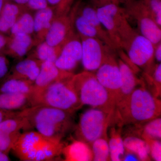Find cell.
<instances>
[{"instance_id":"obj_1","label":"cell","mask_w":161,"mask_h":161,"mask_svg":"<svg viewBox=\"0 0 161 161\" xmlns=\"http://www.w3.org/2000/svg\"><path fill=\"white\" fill-rule=\"evenodd\" d=\"M161 112L160 99L143 86L137 87L126 100L116 105V125H142L159 117Z\"/></svg>"},{"instance_id":"obj_2","label":"cell","mask_w":161,"mask_h":161,"mask_svg":"<svg viewBox=\"0 0 161 161\" xmlns=\"http://www.w3.org/2000/svg\"><path fill=\"white\" fill-rule=\"evenodd\" d=\"M31 127L47 137L61 140L73 126V113L52 107L34 106L23 110Z\"/></svg>"},{"instance_id":"obj_3","label":"cell","mask_w":161,"mask_h":161,"mask_svg":"<svg viewBox=\"0 0 161 161\" xmlns=\"http://www.w3.org/2000/svg\"><path fill=\"white\" fill-rule=\"evenodd\" d=\"M61 140L51 138L35 131L21 133L12 150L21 160L51 161L62 153Z\"/></svg>"},{"instance_id":"obj_4","label":"cell","mask_w":161,"mask_h":161,"mask_svg":"<svg viewBox=\"0 0 161 161\" xmlns=\"http://www.w3.org/2000/svg\"><path fill=\"white\" fill-rule=\"evenodd\" d=\"M72 78L56 81L34 91L31 96V107L45 106L74 114L83 105L73 88Z\"/></svg>"},{"instance_id":"obj_5","label":"cell","mask_w":161,"mask_h":161,"mask_svg":"<svg viewBox=\"0 0 161 161\" xmlns=\"http://www.w3.org/2000/svg\"><path fill=\"white\" fill-rule=\"evenodd\" d=\"M71 82L80 102L83 105H86L115 114V100L99 82L95 74L85 71L74 75Z\"/></svg>"},{"instance_id":"obj_6","label":"cell","mask_w":161,"mask_h":161,"mask_svg":"<svg viewBox=\"0 0 161 161\" xmlns=\"http://www.w3.org/2000/svg\"><path fill=\"white\" fill-rule=\"evenodd\" d=\"M115 123V113L92 108L80 115L76 136L90 146L96 140L108 136V128Z\"/></svg>"},{"instance_id":"obj_7","label":"cell","mask_w":161,"mask_h":161,"mask_svg":"<svg viewBox=\"0 0 161 161\" xmlns=\"http://www.w3.org/2000/svg\"><path fill=\"white\" fill-rule=\"evenodd\" d=\"M120 49L127 52L133 64L145 69L147 75H150L153 68L155 49V46L150 40L134 29L121 43Z\"/></svg>"},{"instance_id":"obj_8","label":"cell","mask_w":161,"mask_h":161,"mask_svg":"<svg viewBox=\"0 0 161 161\" xmlns=\"http://www.w3.org/2000/svg\"><path fill=\"white\" fill-rule=\"evenodd\" d=\"M123 7L127 18H132L137 24L141 35L154 46L161 42V27L141 0H126Z\"/></svg>"},{"instance_id":"obj_9","label":"cell","mask_w":161,"mask_h":161,"mask_svg":"<svg viewBox=\"0 0 161 161\" xmlns=\"http://www.w3.org/2000/svg\"><path fill=\"white\" fill-rule=\"evenodd\" d=\"M96 10L101 23L119 49L121 36L130 26L123 7L118 4H110L98 7Z\"/></svg>"},{"instance_id":"obj_10","label":"cell","mask_w":161,"mask_h":161,"mask_svg":"<svg viewBox=\"0 0 161 161\" xmlns=\"http://www.w3.org/2000/svg\"><path fill=\"white\" fill-rule=\"evenodd\" d=\"M80 37L82 45L81 62L86 71L97 70L109 54L111 52H115L98 39Z\"/></svg>"},{"instance_id":"obj_11","label":"cell","mask_w":161,"mask_h":161,"mask_svg":"<svg viewBox=\"0 0 161 161\" xmlns=\"http://www.w3.org/2000/svg\"><path fill=\"white\" fill-rule=\"evenodd\" d=\"M113 52L109 54L95 75L116 102L120 92L121 82L118 61Z\"/></svg>"},{"instance_id":"obj_12","label":"cell","mask_w":161,"mask_h":161,"mask_svg":"<svg viewBox=\"0 0 161 161\" xmlns=\"http://www.w3.org/2000/svg\"><path fill=\"white\" fill-rule=\"evenodd\" d=\"M82 58V45L80 36L75 33L64 44L59 57L55 62L58 68L71 72Z\"/></svg>"},{"instance_id":"obj_13","label":"cell","mask_w":161,"mask_h":161,"mask_svg":"<svg viewBox=\"0 0 161 161\" xmlns=\"http://www.w3.org/2000/svg\"><path fill=\"white\" fill-rule=\"evenodd\" d=\"M75 33L69 14L56 17L47 33L44 41L50 46H63Z\"/></svg>"},{"instance_id":"obj_14","label":"cell","mask_w":161,"mask_h":161,"mask_svg":"<svg viewBox=\"0 0 161 161\" xmlns=\"http://www.w3.org/2000/svg\"><path fill=\"white\" fill-rule=\"evenodd\" d=\"M74 7L78 14L86 18L98 31L100 40L111 49L116 51L117 47L111 40L108 34L103 26L97 15V10L91 3L78 0L74 4Z\"/></svg>"},{"instance_id":"obj_15","label":"cell","mask_w":161,"mask_h":161,"mask_svg":"<svg viewBox=\"0 0 161 161\" xmlns=\"http://www.w3.org/2000/svg\"><path fill=\"white\" fill-rule=\"evenodd\" d=\"M74 75L72 72L58 68L54 62H43L34 82V91L43 89L56 81L70 79Z\"/></svg>"},{"instance_id":"obj_16","label":"cell","mask_w":161,"mask_h":161,"mask_svg":"<svg viewBox=\"0 0 161 161\" xmlns=\"http://www.w3.org/2000/svg\"><path fill=\"white\" fill-rule=\"evenodd\" d=\"M117 61L120 70L121 86L116 100V106L126 100L139 85H142V81L136 76L134 72L127 64L120 59L117 60Z\"/></svg>"},{"instance_id":"obj_17","label":"cell","mask_w":161,"mask_h":161,"mask_svg":"<svg viewBox=\"0 0 161 161\" xmlns=\"http://www.w3.org/2000/svg\"><path fill=\"white\" fill-rule=\"evenodd\" d=\"M34 15V33L36 45L45 40L52 22L56 17L54 11L48 6L35 11Z\"/></svg>"},{"instance_id":"obj_18","label":"cell","mask_w":161,"mask_h":161,"mask_svg":"<svg viewBox=\"0 0 161 161\" xmlns=\"http://www.w3.org/2000/svg\"><path fill=\"white\" fill-rule=\"evenodd\" d=\"M36 45L31 35L19 34L10 36L4 53L15 58H21Z\"/></svg>"},{"instance_id":"obj_19","label":"cell","mask_w":161,"mask_h":161,"mask_svg":"<svg viewBox=\"0 0 161 161\" xmlns=\"http://www.w3.org/2000/svg\"><path fill=\"white\" fill-rule=\"evenodd\" d=\"M42 62L34 58L21 60L15 65L8 78L24 79L34 83L39 75Z\"/></svg>"},{"instance_id":"obj_20","label":"cell","mask_w":161,"mask_h":161,"mask_svg":"<svg viewBox=\"0 0 161 161\" xmlns=\"http://www.w3.org/2000/svg\"><path fill=\"white\" fill-rule=\"evenodd\" d=\"M62 153L65 161H91L93 160V152L91 146L78 140L64 147Z\"/></svg>"},{"instance_id":"obj_21","label":"cell","mask_w":161,"mask_h":161,"mask_svg":"<svg viewBox=\"0 0 161 161\" xmlns=\"http://www.w3.org/2000/svg\"><path fill=\"white\" fill-rule=\"evenodd\" d=\"M27 9L14 2H5L0 13V33H9L20 15Z\"/></svg>"},{"instance_id":"obj_22","label":"cell","mask_w":161,"mask_h":161,"mask_svg":"<svg viewBox=\"0 0 161 161\" xmlns=\"http://www.w3.org/2000/svg\"><path fill=\"white\" fill-rule=\"evenodd\" d=\"M31 95L14 93L0 94V109L9 111H22L31 107Z\"/></svg>"},{"instance_id":"obj_23","label":"cell","mask_w":161,"mask_h":161,"mask_svg":"<svg viewBox=\"0 0 161 161\" xmlns=\"http://www.w3.org/2000/svg\"><path fill=\"white\" fill-rule=\"evenodd\" d=\"M125 150L135 153L140 161H150V147L146 141L133 135H128L123 138Z\"/></svg>"},{"instance_id":"obj_24","label":"cell","mask_w":161,"mask_h":161,"mask_svg":"<svg viewBox=\"0 0 161 161\" xmlns=\"http://www.w3.org/2000/svg\"><path fill=\"white\" fill-rule=\"evenodd\" d=\"M34 88V83L30 80L8 78L0 86V94L14 93L31 95Z\"/></svg>"},{"instance_id":"obj_25","label":"cell","mask_w":161,"mask_h":161,"mask_svg":"<svg viewBox=\"0 0 161 161\" xmlns=\"http://www.w3.org/2000/svg\"><path fill=\"white\" fill-rule=\"evenodd\" d=\"M122 127H112L110 129L108 145L111 161H122L125 152L123 138L122 137Z\"/></svg>"},{"instance_id":"obj_26","label":"cell","mask_w":161,"mask_h":161,"mask_svg":"<svg viewBox=\"0 0 161 161\" xmlns=\"http://www.w3.org/2000/svg\"><path fill=\"white\" fill-rule=\"evenodd\" d=\"M31 127L23 110L17 116L7 119L0 122V133L11 135L20 132L21 130L30 129Z\"/></svg>"},{"instance_id":"obj_27","label":"cell","mask_w":161,"mask_h":161,"mask_svg":"<svg viewBox=\"0 0 161 161\" xmlns=\"http://www.w3.org/2000/svg\"><path fill=\"white\" fill-rule=\"evenodd\" d=\"M136 129V136L144 140H159L161 138V119L158 117L142 125H133Z\"/></svg>"},{"instance_id":"obj_28","label":"cell","mask_w":161,"mask_h":161,"mask_svg":"<svg viewBox=\"0 0 161 161\" xmlns=\"http://www.w3.org/2000/svg\"><path fill=\"white\" fill-rule=\"evenodd\" d=\"M31 10L26 9L21 14L10 29V36L24 34L31 35L34 33V15Z\"/></svg>"},{"instance_id":"obj_29","label":"cell","mask_w":161,"mask_h":161,"mask_svg":"<svg viewBox=\"0 0 161 161\" xmlns=\"http://www.w3.org/2000/svg\"><path fill=\"white\" fill-rule=\"evenodd\" d=\"M62 47H53L50 46L45 41L41 42L37 45L34 57L42 61H50L55 63L59 57Z\"/></svg>"},{"instance_id":"obj_30","label":"cell","mask_w":161,"mask_h":161,"mask_svg":"<svg viewBox=\"0 0 161 161\" xmlns=\"http://www.w3.org/2000/svg\"><path fill=\"white\" fill-rule=\"evenodd\" d=\"M90 146L93 152V161H111L108 136L96 140Z\"/></svg>"},{"instance_id":"obj_31","label":"cell","mask_w":161,"mask_h":161,"mask_svg":"<svg viewBox=\"0 0 161 161\" xmlns=\"http://www.w3.org/2000/svg\"><path fill=\"white\" fill-rule=\"evenodd\" d=\"M78 0H47L48 6L54 11L56 16L68 15Z\"/></svg>"},{"instance_id":"obj_32","label":"cell","mask_w":161,"mask_h":161,"mask_svg":"<svg viewBox=\"0 0 161 161\" xmlns=\"http://www.w3.org/2000/svg\"><path fill=\"white\" fill-rule=\"evenodd\" d=\"M152 14L156 23L161 27V0H141Z\"/></svg>"},{"instance_id":"obj_33","label":"cell","mask_w":161,"mask_h":161,"mask_svg":"<svg viewBox=\"0 0 161 161\" xmlns=\"http://www.w3.org/2000/svg\"><path fill=\"white\" fill-rule=\"evenodd\" d=\"M21 133L18 132L11 135L0 133V151L8 154Z\"/></svg>"},{"instance_id":"obj_34","label":"cell","mask_w":161,"mask_h":161,"mask_svg":"<svg viewBox=\"0 0 161 161\" xmlns=\"http://www.w3.org/2000/svg\"><path fill=\"white\" fill-rule=\"evenodd\" d=\"M150 147V156L154 161H161V143L159 140L146 141Z\"/></svg>"},{"instance_id":"obj_35","label":"cell","mask_w":161,"mask_h":161,"mask_svg":"<svg viewBox=\"0 0 161 161\" xmlns=\"http://www.w3.org/2000/svg\"><path fill=\"white\" fill-rule=\"evenodd\" d=\"M152 79L155 85L157 94L160 95L161 85V64H158L152 70Z\"/></svg>"},{"instance_id":"obj_36","label":"cell","mask_w":161,"mask_h":161,"mask_svg":"<svg viewBox=\"0 0 161 161\" xmlns=\"http://www.w3.org/2000/svg\"><path fill=\"white\" fill-rule=\"evenodd\" d=\"M48 6L47 0H28L27 8L31 11H36Z\"/></svg>"},{"instance_id":"obj_37","label":"cell","mask_w":161,"mask_h":161,"mask_svg":"<svg viewBox=\"0 0 161 161\" xmlns=\"http://www.w3.org/2000/svg\"><path fill=\"white\" fill-rule=\"evenodd\" d=\"M9 70V62L4 53H0V80L8 74Z\"/></svg>"},{"instance_id":"obj_38","label":"cell","mask_w":161,"mask_h":161,"mask_svg":"<svg viewBox=\"0 0 161 161\" xmlns=\"http://www.w3.org/2000/svg\"><path fill=\"white\" fill-rule=\"evenodd\" d=\"M126 0H90V3L95 8L101 7L110 4H116L120 5L124 4Z\"/></svg>"},{"instance_id":"obj_39","label":"cell","mask_w":161,"mask_h":161,"mask_svg":"<svg viewBox=\"0 0 161 161\" xmlns=\"http://www.w3.org/2000/svg\"><path fill=\"white\" fill-rule=\"evenodd\" d=\"M21 111H9L0 109V122L2 121L17 116L20 114Z\"/></svg>"},{"instance_id":"obj_40","label":"cell","mask_w":161,"mask_h":161,"mask_svg":"<svg viewBox=\"0 0 161 161\" xmlns=\"http://www.w3.org/2000/svg\"><path fill=\"white\" fill-rule=\"evenodd\" d=\"M122 161H140V159L137 156L135 153L128 150H125Z\"/></svg>"},{"instance_id":"obj_41","label":"cell","mask_w":161,"mask_h":161,"mask_svg":"<svg viewBox=\"0 0 161 161\" xmlns=\"http://www.w3.org/2000/svg\"><path fill=\"white\" fill-rule=\"evenodd\" d=\"M9 37L6 36L3 34L0 33V53H3L6 49L9 41Z\"/></svg>"},{"instance_id":"obj_42","label":"cell","mask_w":161,"mask_h":161,"mask_svg":"<svg viewBox=\"0 0 161 161\" xmlns=\"http://www.w3.org/2000/svg\"><path fill=\"white\" fill-rule=\"evenodd\" d=\"M154 58L158 61L159 63H161V42L157 44L155 46L154 53Z\"/></svg>"},{"instance_id":"obj_43","label":"cell","mask_w":161,"mask_h":161,"mask_svg":"<svg viewBox=\"0 0 161 161\" xmlns=\"http://www.w3.org/2000/svg\"><path fill=\"white\" fill-rule=\"evenodd\" d=\"M28 0H13L14 3H16L19 6H22L23 8H27V4Z\"/></svg>"},{"instance_id":"obj_44","label":"cell","mask_w":161,"mask_h":161,"mask_svg":"<svg viewBox=\"0 0 161 161\" xmlns=\"http://www.w3.org/2000/svg\"><path fill=\"white\" fill-rule=\"evenodd\" d=\"M10 160V158L8 154L0 151V161H8Z\"/></svg>"},{"instance_id":"obj_45","label":"cell","mask_w":161,"mask_h":161,"mask_svg":"<svg viewBox=\"0 0 161 161\" xmlns=\"http://www.w3.org/2000/svg\"><path fill=\"white\" fill-rule=\"evenodd\" d=\"M5 2V1L4 0H0V13H1V11H2V9H3Z\"/></svg>"},{"instance_id":"obj_46","label":"cell","mask_w":161,"mask_h":161,"mask_svg":"<svg viewBox=\"0 0 161 161\" xmlns=\"http://www.w3.org/2000/svg\"><path fill=\"white\" fill-rule=\"evenodd\" d=\"M5 2H13V0H4Z\"/></svg>"},{"instance_id":"obj_47","label":"cell","mask_w":161,"mask_h":161,"mask_svg":"<svg viewBox=\"0 0 161 161\" xmlns=\"http://www.w3.org/2000/svg\"><path fill=\"white\" fill-rule=\"evenodd\" d=\"M80 1H85V0H80Z\"/></svg>"}]
</instances>
